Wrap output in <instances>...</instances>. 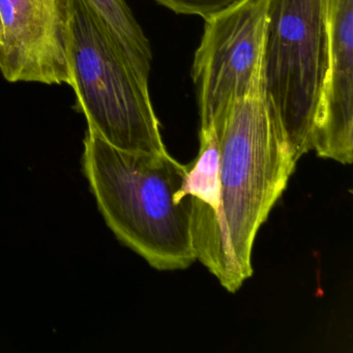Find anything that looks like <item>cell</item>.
<instances>
[{
	"label": "cell",
	"mask_w": 353,
	"mask_h": 353,
	"mask_svg": "<svg viewBox=\"0 0 353 353\" xmlns=\"http://www.w3.org/2000/svg\"><path fill=\"white\" fill-rule=\"evenodd\" d=\"M214 127L219 141L216 214L202 264L233 293L253 274L258 231L286 190L296 162L266 94L264 69Z\"/></svg>",
	"instance_id": "6da1fadb"
},
{
	"label": "cell",
	"mask_w": 353,
	"mask_h": 353,
	"mask_svg": "<svg viewBox=\"0 0 353 353\" xmlns=\"http://www.w3.org/2000/svg\"><path fill=\"white\" fill-rule=\"evenodd\" d=\"M83 144L84 175L117 239L156 270L189 268L196 257L188 164L167 152L119 150L90 128Z\"/></svg>",
	"instance_id": "7a4b0ae2"
},
{
	"label": "cell",
	"mask_w": 353,
	"mask_h": 353,
	"mask_svg": "<svg viewBox=\"0 0 353 353\" xmlns=\"http://www.w3.org/2000/svg\"><path fill=\"white\" fill-rule=\"evenodd\" d=\"M75 109L105 141L128 152H167L144 81L85 0H69L67 48Z\"/></svg>",
	"instance_id": "3957f363"
},
{
	"label": "cell",
	"mask_w": 353,
	"mask_h": 353,
	"mask_svg": "<svg viewBox=\"0 0 353 353\" xmlns=\"http://www.w3.org/2000/svg\"><path fill=\"white\" fill-rule=\"evenodd\" d=\"M324 49L323 0H270L264 82L296 163L313 150Z\"/></svg>",
	"instance_id": "277c9868"
},
{
	"label": "cell",
	"mask_w": 353,
	"mask_h": 353,
	"mask_svg": "<svg viewBox=\"0 0 353 353\" xmlns=\"http://www.w3.org/2000/svg\"><path fill=\"white\" fill-rule=\"evenodd\" d=\"M268 6L270 0H239L204 19L191 70L200 129L218 123L263 71Z\"/></svg>",
	"instance_id": "5b68a950"
},
{
	"label": "cell",
	"mask_w": 353,
	"mask_h": 353,
	"mask_svg": "<svg viewBox=\"0 0 353 353\" xmlns=\"http://www.w3.org/2000/svg\"><path fill=\"white\" fill-rule=\"evenodd\" d=\"M69 0H0V73L11 83L70 84Z\"/></svg>",
	"instance_id": "8992f818"
},
{
	"label": "cell",
	"mask_w": 353,
	"mask_h": 353,
	"mask_svg": "<svg viewBox=\"0 0 353 353\" xmlns=\"http://www.w3.org/2000/svg\"><path fill=\"white\" fill-rule=\"evenodd\" d=\"M324 69L313 130L318 157L353 161V0H323Z\"/></svg>",
	"instance_id": "52a82bcc"
},
{
	"label": "cell",
	"mask_w": 353,
	"mask_h": 353,
	"mask_svg": "<svg viewBox=\"0 0 353 353\" xmlns=\"http://www.w3.org/2000/svg\"><path fill=\"white\" fill-rule=\"evenodd\" d=\"M104 23L138 75L148 82L152 51L150 41L125 0H85Z\"/></svg>",
	"instance_id": "ba28073f"
},
{
	"label": "cell",
	"mask_w": 353,
	"mask_h": 353,
	"mask_svg": "<svg viewBox=\"0 0 353 353\" xmlns=\"http://www.w3.org/2000/svg\"><path fill=\"white\" fill-rule=\"evenodd\" d=\"M179 15L199 16L206 19L239 0H154Z\"/></svg>",
	"instance_id": "9c48e42d"
}]
</instances>
